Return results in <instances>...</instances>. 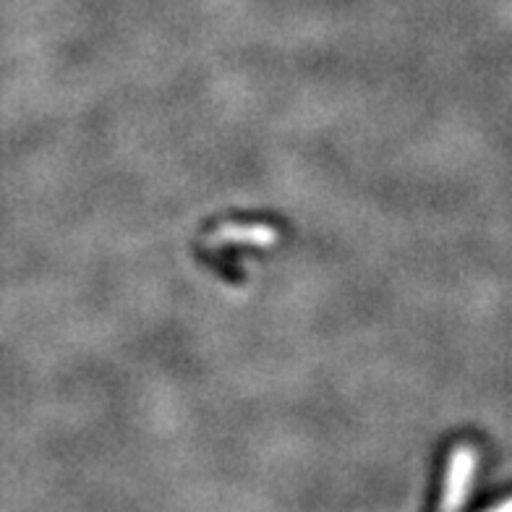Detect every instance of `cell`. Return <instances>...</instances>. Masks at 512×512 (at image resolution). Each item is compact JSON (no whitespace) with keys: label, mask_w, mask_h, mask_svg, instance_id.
I'll list each match as a JSON object with an SVG mask.
<instances>
[{"label":"cell","mask_w":512,"mask_h":512,"mask_svg":"<svg viewBox=\"0 0 512 512\" xmlns=\"http://www.w3.org/2000/svg\"><path fill=\"white\" fill-rule=\"evenodd\" d=\"M473 471H476V450L473 447L463 445L452 452L450 463H447L445 494H442V502H439L442 510H458V507H463Z\"/></svg>","instance_id":"cell-1"},{"label":"cell","mask_w":512,"mask_h":512,"mask_svg":"<svg viewBox=\"0 0 512 512\" xmlns=\"http://www.w3.org/2000/svg\"><path fill=\"white\" fill-rule=\"evenodd\" d=\"M277 241V230L272 225H223L209 236V246L223 243H254V246H272Z\"/></svg>","instance_id":"cell-2"},{"label":"cell","mask_w":512,"mask_h":512,"mask_svg":"<svg viewBox=\"0 0 512 512\" xmlns=\"http://www.w3.org/2000/svg\"><path fill=\"white\" fill-rule=\"evenodd\" d=\"M497 510H512V499L510 502H505V505H497Z\"/></svg>","instance_id":"cell-3"}]
</instances>
